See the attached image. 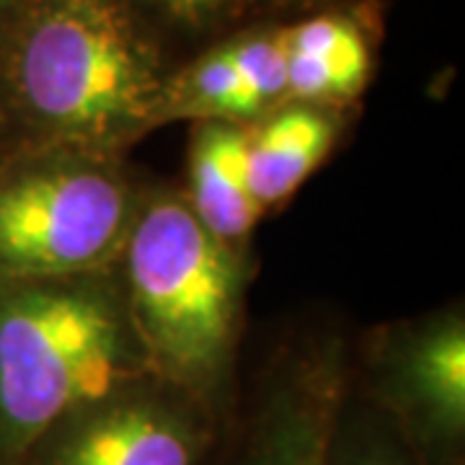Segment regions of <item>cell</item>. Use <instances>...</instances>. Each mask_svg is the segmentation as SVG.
<instances>
[{
    "mask_svg": "<svg viewBox=\"0 0 465 465\" xmlns=\"http://www.w3.org/2000/svg\"><path fill=\"white\" fill-rule=\"evenodd\" d=\"M122 186L99 171H47L0 189V262L65 274L112 251L124 220Z\"/></svg>",
    "mask_w": 465,
    "mask_h": 465,
    "instance_id": "obj_4",
    "label": "cell"
},
{
    "mask_svg": "<svg viewBox=\"0 0 465 465\" xmlns=\"http://www.w3.org/2000/svg\"><path fill=\"white\" fill-rule=\"evenodd\" d=\"M153 8L183 26H204L225 8L228 0H148Z\"/></svg>",
    "mask_w": 465,
    "mask_h": 465,
    "instance_id": "obj_13",
    "label": "cell"
},
{
    "mask_svg": "<svg viewBox=\"0 0 465 465\" xmlns=\"http://www.w3.org/2000/svg\"><path fill=\"white\" fill-rule=\"evenodd\" d=\"M249 134L225 124H210L200 134L192 158L194 215L217 243H228L253 228L262 207L249 189Z\"/></svg>",
    "mask_w": 465,
    "mask_h": 465,
    "instance_id": "obj_6",
    "label": "cell"
},
{
    "mask_svg": "<svg viewBox=\"0 0 465 465\" xmlns=\"http://www.w3.org/2000/svg\"><path fill=\"white\" fill-rule=\"evenodd\" d=\"M8 5H11V0H0V16H3V11H5Z\"/></svg>",
    "mask_w": 465,
    "mask_h": 465,
    "instance_id": "obj_15",
    "label": "cell"
},
{
    "mask_svg": "<svg viewBox=\"0 0 465 465\" xmlns=\"http://www.w3.org/2000/svg\"><path fill=\"white\" fill-rule=\"evenodd\" d=\"M166 106L173 109V114L207 116V119L249 116L259 112L249 88L238 75L228 45L207 52L176 81L166 84L161 112Z\"/></svg>",
    "mask_w": 465,
    "mask_h": 465,
    "instance_id": "obj_10",
    "label": "cell"
},
{
    "mask_svg": "<svg viewBox=\"0 0 465 465\" xmlns=\"http://www.w3.org/2000/svg\"><path fill=\"white\" fill-rule=\"evenodd\" d=\"M409 396L437 437L455 440L465 424V333L450 323L430 333L409 362Z\"/></svg>",
    "mask_w": 465,
    "mask_h": 465,
    "instance_id": "obj_9",
    "label": "cell"
},
{
    "mask_svg": "<svg viewBox=\"0 0 465 465\" xmlns=\"http://www.w3.org/2000/svg\"><path fill=\"white\" fill-rule=\"evenodd\" d=\"M329 465H414L403 450L396 448V445H388V442H367L362 448H357L354 452L351 450H341L339 455L333 452L331 442V455H329Z\"/></svg>",
    "mask_w": 465,
    "mask_h": 465,
    "instance_id": "obj_14",
    "label": "cell"
},
{
    "mask_svg": "<svg viewBox=\"0 0 465 465\" xmlns=\"http://www.w3.org/2000/svg\"><path fill=\"white\" fill-rule=\"evenodd\" d=\"M14 81L36 122L75 137L158 114L168 84L119 0H29Z\"/></svg>",
    "mask_w": 465,
    "mask_h": 465,
    "instance_id": "obj_1",
    "label": "cell"
},
{
    "mask_svg": "<svg viewBox=\"0 0 465 465\" xmlns=\"http://www.w3.org/2000/svg\"><path fill=\"white\" fill-rule=\"evenodd\" d=\"M130 282L161 362L183 381L210 378L231 336L235 282L194 210L168 200L143 215L130 241Z\"/></svg>",
    "mask_w": 465,
    "mask_h": 465,
    "instance_id": "obj_3",
    "label": "cell"
},
{
    "mask_svg": "<svg viewBox=\"0 0 465 465\" xmlns=\"http://www.w3.org/2000/svg\"><path fill=\"white\" fill-rule=\"evenodd\" d=\"M122 375L119 326L85 292H26L0 305V465L78 409L109 399Z\"/></svg>",
    "mask_w": 465,
    "mask_h": 465,
    "instance_id": "obj_2",
    "label": "cell"
},
{
    "mask_svg": "<svg viewBox=\"0 0 465 465\" xmlns=\"http://www.w3.org/2000/svg\"><path fill=\"white\" fill-rule=\"evenodd\" d=\"M370 47L357 26L331 50L321 54H290L287 96L305 101L347 99L370 78Z\"/></svg>",
    "mask_w": 465,
    "mask_h": 465,
    "instance_id": "obj_11",
    "label": "cell"
},
{
    "mask_svg": "<svg viewBox=\"0 0 465 465\" xmlns=\"http://www.w3.org/2000/svg\"><path fill=\"white\" fill-rule=\"evenodd\" d=\"M336 416L331 381L287 391L256 424L241 465H329Z\"/></svg>",
    "mask_w": 465,
    "mask_h": 465,
    "instance_id": "obj_7",
    "label": "cell"
},
{
    "mask_svg": "<svg viewBox=\"0 0 465 465\" xmlns=\"http://www.w3.org/2000/svg\"><path fill=\"white\" fill-rule=\"evenodd\" d=\"M197 427L166 403L104 399L78 409L34 445L32 465H194Z\"/></svg>",
    "mask_w": 465,
    "mask_h": 465,
    "instance_id": "obj_5",
    "label": "cell"
},
{
    "mask_svg": "<svg viewBox=\"0 0 465 465\" xmlns=\"http://www.w3.org/2000/svg\"><path fill=\"white\" fill-rule=\"evenodd\" d=\"M228 50L238 67L241 81L249 88L251 99L256 101L259 109L287 96L290 50H287L284 29L249 34L228 45Z\"/></svg>",
    "mask_w": 465,
    "mask_h": 465,
    "instance_id": "obj_12",
    "label": "cell"
},
{
    "mask_svg": "<svg viewBox=\"0 0 465 465\" xmlns=\"http://www.w3.org/2000/svg\"><path fill=\"white\" fill-rule=\"evenodd\" d=\"M331 119L313 109H287L266 122L259 134L249 140L246 171L249 189L256 204L284 200L292 194L308 173L323 161L331 148Z\"/></svg>",
    "mask_w": 465,
    "mask_h": 465,
    "instance_id": "obj_8",
    "label": "cell"
}]
</instances>
